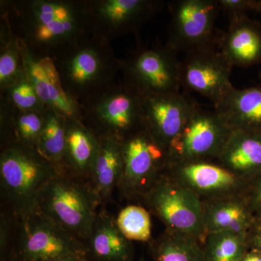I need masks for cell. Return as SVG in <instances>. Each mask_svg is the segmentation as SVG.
<instances>
[{
	"label": "cell",
	"mask_w": 261,
	"mask_h": 261,
	"mask_svg": "<svg viewBox=\"0 0 261 261\" xmlns=\"http://www.w3.org/2000/svg\"><path fill=\"white\" fill-rule=\"evenodd\" d=\"M1 6L10 32L38 58H54L92 34L87 0H12Z\"/></svg>",
	"instance_id": "1"
},
{
	"label": "cell",
	"mask_w": 261,
	"mask_h": 261,
	"mask_svg": "<svg viewBox=\"0 0 261 261\" xmlns=\"http://www.w3.org/2000/svg\"><path fill=\"white\" fill-rule=\"evenodd\" d=\"M110 43L91 34L51 58L65 93L76 104L118 82L123 61L115 56Z\"/></svg>",
	"instance_id": "2"
},
{
	"label": "cell",
	"mask_w": 261,
	"mask_h": 261,
	"mask_svg": "<svg viewBox=\"0 0 261 261\" xmlns=\"http://www.w3.org/2000/svg\"><path fill=\"white\" fill-rule=\"evenodd\" d=\"M58 173L37 148L16 142L2 147V194L17 219L39 211L43 191Z\"/></svg>",
	"instance_id": "3"
},
{
	"label": "cell",
	"mask_w": 261,
	"mask_h": 261,
	"mask_svg": "<svg viewBox=\"0 0 261 261\" xmlns=\"http://www.w3.org/2000/svg\"><path fill=\"white\" fill-rule=\"evenodd\" d=\"M101 203L90 182L58 173L43 191L38 212L81 241L87 242Z\"/></svg>",
	"instance_id": "4"
},
{
	"label": "cell",
	"mask_w": 261,
	"mask_h": 261,
	"mask_svg": "<svg viewBox=\"0 0 261 261\" xmlns=\"http://www.w3.org/2000/svg\"><path fill=\"white\" fill-rule=\"evenodd\" d=\"M77 106L81 121L99 138L123 142L144 128L141 96L122 81Z\"/></svg>",
	"instance_id": "5"
},
{
	"label": "cell",
	"mask_w": 261,
	"mask_h": 261,
	"mask_svg": "<svg viewBox=\"0 0 261 261\" xmlns=\"http://www.w3.org/2000/svg\"><path fill=\"white\" fill-rule=\"evenodd\" d=\"M142 197L166 230L196 239L203 245L207 236L203 206L194 192L164 172Z\"/></svg>",
	"instance_id": "6"
},
{
	"label": "cell",
	"mask_w": 261,
	"mask_h": 261,
	"mask_svg": "<svg viewBox=\"0 0 261 261\" xmlns=\"http://www.w3.org/2000/svg\"><path fill=\"white\" fill-rule=\"evenodd\" d=\"M231 132L215 110L207 111L195 102L179 133L168 147V166L216 160Z\"/></svg>",
	"instance_id": "7"
},
{
	"label": "cell",
	"mask_w": 261,
	"mask_h": 261,
	"mask_svg": "<svg viewBox=\"0 0 261 261\" xmlns=\"http://www.w3.org/2000/svg\"><path fill=\"white\" fill-rule=\"evenodd\" d=\"M173 48H142L123 61L122 82L140 96L178 93L181 86V62Z\"/></svg>",
	"instance_id": "8"
},
{
	"label": "cell",
	"mask_w": 261,
	"mask_h": 261,
	"mask_svg": "<svg viewBox=\"0 0 261 261\" xmlns=\"http://www.w3.org/2000/svg\"><path fill=\"white\" fill-rule=\"evenodd\" d=\"M122 150L123 169L118 188L126 197H142L167 168V151L145 128L123 140Z\"/></svg>",
	"instance_id": "9"
},
{
	"label": "cell",
	"mask_w": 261,
	"mask_h": 261,
	"mask_svg": "<svg viewBox=\"0 0 261 261\" xmlns=\"http://www.w3.org/2000/svg\"><path fill=\"white\" fill-rule=\"evenodd\" d=\"M171 21L168 45L175 51H190L214 47L215 22L221 10L219 0H179L169 3Z\"/></svg>",
	"instance_id": "10"
},
{
	"label": "cell",
	"mask_w": 261,
	"mask_h": 261,
	"mask_svg": "<svg viewBox=\"0 0 261 261\" xmlns=\"http://www.w3.org/2000/svg\"><path fill=\"white\" fill-rule=\"evenodd\" d=\"M19 220V254L24 261H48L86 255L87 245L41 213Z\"/></svg>",
	"instance_id": "11"
},
{
	"label": "cell",
	"mask_w": 261,
	"mask_h": 261,
	"mask_svg": "<svg viewBox=\"0 0 261 261\" xmlns=\"http://www.w3.org/2000/svg\"><path fill=\"white\" fill-rule=\"evenodd\" d=\"M231 68L214 47L190 51L181 62V86L207 98L216 108L234 89Z\"/></svg>",
	"instance_id": "12"
},
{
	"label": "cell",
	"mask_w": 261,
	"mask_h": 261,
	"mask_svg": "<svg viewBox=\"0 0 261 261\" xmlns=\"http://www.w3.org/2000/svg\"><path fill=\"white\" fill-rule=\"evenodd\" d=\"M149 0H87L92 34L111 42L142 27L160 9Z\"/></svg>",
	"instance_id": "13"
},
{
	"label": "cell",
	"mask_w": 261,
	"mask_h": 261,
	"mask_svg": "<svg viewBox=\"0 0 261 261\" xmlns=\"http://www.w3.org/2000/svg\"><path fill=\"white\" fill-rule=\"evenodd\" d=\"M165 173L205 201L243 194L248 181L212 161L171 165Z\"/></svg>",
	"instance_id": "14"
},
{
	"label": "cell",
	"mask_w": 261,
	"mask_h": 261,
	"mask_svg": "<svg viewBox=\"0 0 261 261\" xmlns=\"http://www.w3.org/2000/svg\"><path fill=\"white\" fill-rule=\"evenodd\" d=\"M195 102L180 92L141 96L144 128L167 151Z\"/></svg>",
	"instance_id": "15"
},
{
	"label": "cell",
	"mask_w": 261,
	"mask_h": 261,
	"mask_svg": "<svg viewBox=\"0 0 261 261\" xmlns=\"http://www.w3.org/2000/svg\"><path fill=\"white\" fill-rule=\"evenodd\" d=\"M19 44L25 74L43 104L65 118L80 119L78 106L65 93L53 60L38 58Z\"/></svg>",
	"instance_id": "16"
},
{
	"label": "cell",
	"mask_w": 261,
	"mask_h": 261,
	"mask_svg": "<svg viewBox=\"0 0 261 261\" xmlns=\"http://www.w3.org/2000/svg\"><path fill=\"white\" fill-rule=\"evenodd\" d=\"M220 51L231 66L261 63V25L246 15L230 16L228 30L220 37Z\"/></svg>",
	"instance_id": "17"
},
{
	"label": "cell",
	"mask_w": 261,
	"mask_h": 261,
	"mask_svg": "<svg viewBox=\"0 0 261 261\" xmlns=\"http://www.w3.org/2000/svg\"><path fill=\"white\" fill-rule=\"evenodd\" d=\"M215 161L249 181L261 173V132L231 130Z\"/></svg>",
	"instance_id": "18"
},
{
	"label": "cell",
	"mask_w": 261,
	"mask_h": 261,
	"mask_svg": "<svg viewBox=\"0 0 261 261\" xmlns=\"http://www.w3.org/2000/svg\"><path fill=\"white\" fill-rule=\"evenodd\" d=\"M207 233L227 231L247 235L255 217L243 194L202 201Z\"/></svg>",
	"instance_id": "19"
},
{
	"label": "cell",
	"mask_w": 261,
	"mask_h": 261,
	"mask_svg": "<svg viewBox=\"0 0 261 261\" xmlns=\"http://www.w3.org/2000/svg\"><path fill=\"white\" fill-rule=\"evenodd\" d=\"M63 173L90 178L99 149V138L80 119L67 118Z\"/></svg>",
	"instance_id": "20"
},
{
	"label": "cell",
	"mask_w": 261,
	"mask_h": 261,
	"mask_svg": "<svg viewBox=\"0 0 261 261\" xmlns=\"http://www.w3.org/2000/svg\"><path fill=\"white\" fill-rule=\"evenodd\" d=\"M0 104V123L3 147L16 142L37 148L38 141L44 126L45 111L19 109L3 95L1 96Z\"/></svg>",
	"instance_id": "21"
},
{
	"label": "cell",
	"mask_w": 261,
	"mask_h": 261,
	"mask_svg": "<svg viewBox=\"0 0 261 261\" xmlns=\"http://www.w3.org/2000/svg\"><path fill=\"white\" fill-rule=\"evenodd\" d=\"M214 110L231 130L261 132V86L233 89Z\"/></svg>",
	"instance_id": "22"
},
{
	"label": "cell",
	"mask_w": 261,
	"mask_h": 261,
	"mask_svg": "<svg viewBox=\"0 0 261 261\" xmlns=\"http://www.w3.org/2000/svg\"><path fill=\"white\" fill-rule=\"evenodd\" d=\"M123 169L122 142L111 137L99 138V149L90 183L102 202H107L119 186Z\"/></svg>",
	"instance_id": "23"
},
{
	"label": "cell",
	"mask_w": 261,
	"mask_h": 261,
	"mask_svg": "<svg viewBox=\"0 0 261 261\" xmlns=\"http://www.w3.org/2000/svg\"><path fill=\"white\" fill-rule=\"evenodd\" d=\"M87 251L98 261H128L132 245L106 211H99L87 240Z\"/></svg>",
	"instance_id": "24"
},
{
	"label": "cell",
	"mask_w": 261,
	"mask_h": 261,
	"mask_svg": "<svg viewBox=\"0 0 261 261\" xmlns=\"http://www.w3.org/2000/svg\"><path fill=\"white\" fill-rule=\"evenodd\" d=\"M67 118L51 109L44 112V123L38 141L37 149L56 168L63 172L66 144Z\"/></svg>",
	"instance_id": "25"
},
{
	"label": "cell",
	"mask_w": 261,
	"mask_h": 261,
	"mask_svg": "<svg viewBox=\"0 0 261 261\" xmlns=\"http://www.w3.org/2000/svg\"><path fill=\"white\" fill-rule=\"evenodd\" d=\"M152 247L155 261H205L203 245L200 241L167 230Z\"/></svg>",
	"instance_id": "26"
},
{
	"label": "cell",
	"mask_w": 261,
	"mask_h": 261,
	"mask_svg": "<svg viewBox=\"0 0 261 261\" xmlns=\"http://www.w3.org/2000/svg\"><path fill=\"white\" fill-rule=\"evenodd\" d=\"M202 245L205 261H241L249 249L247 235L227 231L207 233Z\"/></svg>",
	"instance_id": "27"
},
{
	"label": "cell",
	"mask_w": 261,
	"mask_h": 261,
	"mask_svg": "<svg viewBox=\"0 0 261 261\" xmlns=\"http://www.w3.org/2000/svg\"><path fill=\"white\" fill-rule=\"evenodd\" d=\"M0 38V89L1 92L15 83L23 71L21 50L18 39L2 18Z\"/></svg>",
	"instance_id": "28"
},
{
	"label": "cell",
	"mask_w": 261,
	"mask_h": 261,
	"mask_svg": "<svg viewBox=\"0 0 261 261\" xmlns=\"http://www.w3.org/2000/svg\"><path fill=\"white\" fill-rule=\"evenodd\" d=\"M116 222L123 236L129 241L149 242L151 240L150 215L141 206H126L120 211Z\"/></svg>",
	"instance_id": "29"
},
{
	"label": "cell",
	"mask_w": 261,
	"mask_h": 261,
	"mask_svg": "<svg viewBox=\"0 0 261 261\" xmlns=\"http://www.w3.org/2000/svg\"><path fill=\"white\" fill-rule=\"evenodd\" d=\"M1 92L3 93L2 95L8 98L19 109L24 111L34 110L42 112L47 109L38 97L24 70L14 84Z\"/></svg>",
	"instance_id": "30"
},
{
	"label": "cell",
	"mask_w": 261,
	"mask_h": 261,
	"mask_svg": "<svg viewBox=\"0 0 261 261\" xmlns=\"http://www.w3.org/2000/svg\"><path fill=\"white\" fill-rule=\"evenodd\" d=\"M243 195L255 219H261V173L248 181Z\"/></svg>",
	"instance_id": "31"
},
{
	"label": "cell",
	"mask_w": 261,
	"mask_h": 261,
	"mask_svg": "<svg viewBox=\"0 0 261 261\" xmlns=\"http://www.w3.org/2000/svg\"><path fill=\"white\" fill-rule=\"evenodd\" d=\"M220 8L230 16L245 14L248 10H254L255 0H219Z\"/></svg>",
	"instance_id": "32"
},
{
	"label": "cell",
	"mask_w": 261,
	"mask_h": 261,
	"mask_svg": "<svg viewBox=\"0 0 261 261\" xmlns=\"http://www.w3.org/2000/svg\"><path fill=\"white\" fill-rule=\"evenodd\" d=\"M249 248L256 249L261 252V219H255L247 235Z\"/></svg>",
	"instance_id": "33"
},
{
	"label": "cell",
	"mask_w": 261,
	"mask_h": 261,
	"mask_svg": "<svg viewBox=\"0 0 261 261\" xmlns=\"http://www.w3.org/2000/svg\"><path fill=\"white\" fill-rule=\"evenodd\" d=\"M241 261H261V252L256 249L249 248Z\"/></svg>",
	"instance_id": "34"
},
{
	"label": "cell",
	"mask_w": 261,
	"mask_h": 261,
	"mask_svg": "<svg viewBox=\"0 0 261 261\" xmlns=\"http://www.w3.org/2000/svg\"><path fill=\"white\" fill-rule=\"evenodd\" d=\"M48 261H87V260H86L85 255L72 254V255H65V256L58 257V258Z\"/></svg>",
	"instance_id": "35"
},
{
	"label": "cell",
	"mask_w": 261,
	"mask_h": 261,
	"mask_svg": "<svg viewBox=\"0 0 261 261\" xmlns=\"http://www.w3.org/2000/svg\"><path fill=\"white\" fill-rule=\"evenodd\" d=\"M254 10H255V11L260 12V13H261V0H259V1H256V0H255V8H254Z\"/></svg>",
	"instance_id": "36"
}]
</instances>
